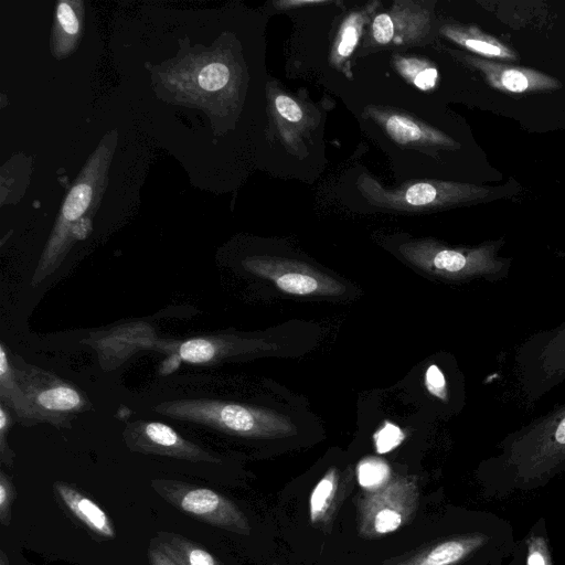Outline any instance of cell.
Segmentation results:
<instances>
[{
    "label": "cell",
    "mask_w": 565,
    "mask_h": 565,
    "mask_svg": "<svg viewBox=\"0 0 565 565\" xmlns=\"http://www.w3.org/2000/svg\"><path fill=\"white\" fill-rule=\"evenodd\" d=\"M392 477L387 462L377 457H366L356 466L358 482L364 491L381 489Z\"/></svg>",
    "instance_id": "obj_22"
},
{
    "label": "cell",
    "mask_w": 565,
    "mask_h": 565,
    "mask_svg": "<svg viewBox=\"0 0 565 565\" xmlns=\"http://www.w3.org/2000/svg\"><path fill=\"white\" fill-rule=\"evenodd\" d=\"M174 351L190 363H209L226 355L227 344L221 337L194 338L180 343Z\"/></svg>",
    "instance_id": "obj_21"
},
{
    "label": "cell",
    "mask_w": 565,
    "mask_h": 565,
    "mask_svg": "<svg viewBox=\"0 0 565 565\" xmlns=\"http://www.w3.org/2000/svg\"><path fill=\"white\" fill-rule=\"evenodd\" d=\"M126 436L135 445L154 448L169 454H194L196 448L184 440L173 428L159 422L138 420L130 423Z\"/></svg>",
    "instance_id": "obj_17"
},
{
    "label": "cell",
    "mask_w": 565,
    "mask_h": 565,
    "mask_svg": "<svg viewBox=\"0 0 565 565\" xmlns=\"http://www.w3.org/2000/svg\"><path fill=\"white\" fill-rule=\"evenodd\" d=\"M516 382L525 402L536 403L565 381V320L530 335L515 351Z\"/></svg>",
    "instance_id": "obj_5"
},
{
    "label": "cell",
    "mask_w": 565,
    "mask_h": 565,
    "mask_svg": "<svg viewBox=\"0 0 565 565\" xmlns=\"http://www.w3.org/2000/svg\"><path fill=\"white\" fill-rule=\"evenodd\" d=\"M482 533H469L439 541L395 565H457L487 542Z\"/></svg>",
    "instance_id": "obj_15"
},
{
    "label": "cell",
    "mask_w": 565,
    "mask_h": 565,
    "mask_svg": "<svg viewBox=\"0 0 565 565\" xmlns=\"http://www.w3.org/2000/svg\"><path fill=\"white\" fill-rule=\"evenodd\" d=\"M92 199V189L87 184L75 185L67 195L64 206L63 216L66 221H75L87 209Z\"/></svg>",
    "instance_id": "obj_23"
},
{
    "label": "cell",
    "mask_w": 565,
    "mask_h": 565,
    "mask_svg": "<svg viewBox=\"0 0 565 565\" xmlns=\"http://www.w3.org/2000/svg\"><path fill=\"white\" fill-rule=\"evenodd\" d=\"M379 1H372L364 7L349 12L338 28L331 51L330 65L351 78L350 61L364 33L365 26L371 24Z\"/></svg>",
    "instance_id": "obj_14"
},
{
    "label": "cell",
    "mask_w": 565,
    "mask_h": 565,
    "mask_svg": "<svg viewBox=\"0 0 565 565\" xmlns=\"http://www.w3.org/2000/svg\"><path fill=\"white\" fill-rule=\"evenodd\" d=\"M274 565H277V564H274Z\"/></svg>",
    "instance_id": "obj_33"
},
{
    "label": "cell",
    "mask_w": 565,
    "mask_h": 565,
    "mask_svg": "<svg viewBox=\"0 0 565 565\" xmlns=\"http://www.w3.org/2000/svg\"><path fill=\"white\" fill-rule=\"evenodd\" d=\"M158 565H173V564H171L170 562H168V563L167 562H162V563H159Z\"/></svg>",
    "instance_id": "obj_32"
},
{
    "label": "cell",
    "mask_w": 565,
    "mask_h": 565,
    "mask_svg": "<svg viewBox=\"0 0 565 565\" xmlns=\"http://www.w3.org/2000/svg\"><path fill=\"white\" fill-rule=\"evenodd\" d=\"M431 11L419 2L395 1L387 11L374 15L371 39L381 46L422 43L431 28Z\"/></svg>",
    "instance_id": "obj_9"
},
{
    "label": "cell",
    "mask_w": 565,
    "mask_h": 565,
    "mask_svg": "<svg viewBox=\"0 0 565 565\" xmlns=\"http://www.w3.org/2000/svg\"><path fill=\"white\" fill-rule=\"evenodd\" d=\"M18 382L40 422L56 424L82 412L86 399L71 384L36 367H14Z\"/></svg>",
    "instance_id": "obj_8"
},
{
    "label": "cell",
    "mask_w": 565,
    "mask_h": 565,
    "mask_svg": "<svg viewBox=\"0 0 565 565\" xmlns=\"http://www.w3.org/2000/svg\"><path fill=\"white\" fill-rule=\"evenodd\" d=\"M425 386L427 391L435 397L446 401L447 399V382L441 370L431 364L425 373Z\"/></svg>",
    "instance_id": "obj_26"
},
{
    "label": "cell",
    "mask_w": 565,
    "mask_h": 565,
    "mask_svg": "<svg viewBox=\"0 0 565 565\" xmlns=\"http://www.w3.org/2000/svg\"><path fill=\"white\" fill-rule=\"evenodd\" d=\"M503 242L492 241L473 247H451L425 238L403 243L401 255L417 268L450 280H502L509 275L511 259L499 256Z\"/></svg>",
    "instance_id": "obj_3"
},
{
    "label": "cell",
    "mask_w": 565,
    "mask_h": 565,
    "mask_svg": "<svg viewBox=\"0 0 565 565\" xmlns=\"http://www.w3.org/2000/svg\"><path fill=\"white\" fill-rule=\"evenodd\" d=\"M526 565H552L546 541L542 536L529 540Z\"/></svg>",
    "instance_id": "obj_27"
},
{
    "label": "cell",
    "mask_w": 565,
    "mask_h": 565,
    "mask_svg": "<svg viewBox=\"0 0 565 565\" xmlns=\"http://www.w3.org/2000/svg\"><path fill=\"white\" fill-rule=\"evenodd\" d=\"M419 488L413 477L394 476L381 489L364 491L356 503L359 534L367 540L391 534L412 521Z\"/></svg>",
    "instance_id": "obj_6"
},
{
    "label": "cell",
    "mask_w": 565,
    "mask_h": 565,
    "mask_svg": "<svg viewBox=\"0 0 565 565\" xmlns=\"http://www.w3.org/2000/svg\"><path fill=\"white\" fill-rule=\"evenodd\" d=\"M460 62L477 71L493 89L509 95H526L559 89L561 82L541 71L455 52Z\"/></svg>",
    "instance_id": "obj_10"
},
{
    "label": "cell",
    "mask_w": 565,
    "mask_h": 565,
    "mask_svg": "<svg viewBox=\"0 0 565 565\" xmlns=\"http://www.w3.org/2000/svg\"><path fill=\"white\" fill-rule=\"evenodd\" d=\"M268 102L279 140L288 151L300 154L306 149L305 140L317 126V114L279 87L270 88Z\"/></svg>",
    "instance_id": "obj_12"
},
{
    "label": "cell",
    "mask_w": 565,
    "mask_h": 565,
    "mask_svg": "<svg viewBox=\"0 0 565 565\" xmlns=\"http://www.w3.org/2000/svg\"><path fill=\"white\" fill-rule=\"evenodd\" d=\"M57 20L65 32L75 34L78 31L77 18L67 2H61L57 7Z\"/></svg>",
    "instance_id": "obj_28"
},
{
    "label": "cell",
    "mask_w": 565,
    "mask_h": 565,
    "mask_svg": "<svg viewBox=\"0 0 565 565\" xmlns=\"http://www.w3.org/2000/svg\"><path fill=\"white\" fill-rule=\"evenodd\" d=\"M350 487L351 475L348 471L341 472L335 467L327 470L309 498V520L315 527L323 532L331 531L334 518Z\"/></svg>",
    "instance_id": "obj_13"
},
{
    "label": "cell",
    "mask_w": 565,
    "mask_h": 565,
    "mask_svg": "<svg viewBox=\"0 0 565 565\" xmlns=\"http://www.w3.org/2000/svg\"><path fill=\"white\" fill-rule=\"evenodd\" d=\"M356 188L373 206L409 213L483 202L495 194L493 188L441 180L412 181L387 189L367 173L358 177Z\"/></svg>",
    "instance_id": "obj_4"
},
{
    "label": "cell",
    "mask_w": 565,
    "mask_h": 565,
    "mask_svg": "<svg viewBox=\"0 0 565 565\" xmlns=\"http://www.w3.org/2000/svg\"><path fill=\"white\" fill-rule=\"evenodd\" d=\"M329 1H321V0H284V1H275L274 4L279 10H287V9H294L297 7H306V6H322L328 4Z\"/></svg>",
    "instance_id": "obj_30"
},
{
    "label": "cell",
    "mask_w": 565,
    "mask_h": 565,
    "mask_svg": "<svg viewBox=\"0 0 565 565\" xmlns=\"http://www.w3.org/2000/svg\"><path fill=\"white\" fill-rule=\"evenodd\" d=\"M56 489L68 509L88 527L103 536L115 535L108 516L96 503L64 484H57Z\"/></svg>",
    "instance_id": "obj_19"
},
{
    "label": "cell",
    "mask_w": 565,
    "mask_h": 565,
    "mask_svg": "<svg viewBox=\"0 0 565 565\" xmlns=\"http://www.w3.org/2000/svg\"><path fill=\"white\" fill-rule=\"evenodd\" d=\"M405 438L401 428L386 422L373 436L377 454H386L399 446Z\"/></svg>",
    "instance_id": "obj_25"
},
{
    "label": "cell",
    "mask_w": 565,
    "mask_h": 565,
    "mask_svg": "<svg viewBox=\"0 0 565 565\" xmlns=\"http://www.w3.org/2000/svg\"><path fill=\"white\" fill-rule=\"evenodd\" d=\"M6 499H7L6 487H4L3 482H1V484H0V504L2 508L6 504Z\"/></svg>",
    "instance_id": "obj_31"
},
{
    "label": "cell",
    "mask_w": 565,
    "mask_h": 565,
    "mask_svg": "<svg viewBox=\"0 0 565 565\" xmlns=\"http://www.w3.org/2000/svg\"><path fill=\"white\" fill-rule=\"evenodd\" d=\"M154 412L180 420L206 425L250 438L292 436L297 429L290 418L271 409L216 399H177L157 405Z\"/></svg>",
    "instance_id": "obj_2"
},
{
    "label": "cell",
    "mask_w": 565,
    "mask_h": 565,
    "mask_svg": "<svg viewBox=\"0 0 565 565\" xmlns=\"http://www.w3.org/2000/svg\"><path fill=\"white\" fill-rule=\"evenodd\" d=\"M189 565H215V561L213 556L202 550V548H193L188 554Z\"/></svg>",
    "instance_id": "obj_29"
},
{
    "label": "cell",
    "mask_w": 565,
    "mask_h": 565,
    "mask_svg": "<svg viewBox=\"0 0 565 565\" xmlns=\"http://www.w3.org/2000/svg\"><path fill=\"white\" fill-rule=\"evenodd\" d=\"M440 33L473 55L502 62L518 60L514 50L477 25L446 23L440 28Z\"/></svg>",
    "instance_id": "obj_16"
},
{
    "label": "cell",
    "mask_w": 565,
    "mask_h": 565,
    "mask_svg": "<svg viewBox=\"0 0 565 565\" xmlns=\"http://www.w3.org/2000/svg\"><path fill=\"white\" fill-rule=\"evenodd\" d=\"M228 79L230 70L223 63H211L206 65L199 75L200 86L207 92L223 88Z\"/></svg>",
    "instance_id": "obj_24"
},
{
    "label": "cell",
    "mask_w": 565,
    "mask_h": 565,
    "mask_svg": "<svg viewBox=\"0 0 565 565\" xmlns=\"http://www.w3.org/2000/svg\"><path fill=\"white\" fill-rule=\"evenodd\" d=\"M250 273L270 279L278 289L297 296H337L345 287L334 278L306 263L271 256H256L244 260Z\"/></svg>",
    "instance_id": "obj_7"
},
{
    "label": "cell",
    "mask_w": 565,
    "mask_h": 565,
    "mask_svg": "<svg viewBox=\"0 0 565 565\" xmlns=\"http://www.w3.org/2000/svg\"><path fill=\"white\" fill-rule=\"evenodd\" d=\"M392 65L405 81L420 90H431L438 84V70L428 60L395 54L392 57Z\"/></svg>",
    "instance_id": "obj_20"
},
{
    "label": "cell",
    "mask_w": 565,
    "mask_h": 565,
    "mask_svg": "<svg viewBox=\"0 0 565 565\" xmlns=\"http://www.w3.org/2000/svg\"><path fill=\"white\" fill-rule=\"evenodd\" d=\"M0 395L2 402L10 406L22 424L32 425L40 422L18 382L15 370L8 359L3 344L0 345Z\"/></svg>",
    "instance_id": "obj_18"
},
{
    "label": "cell",
    "mask_w": 565,
    "mask_h": 565,
    "mask_svg": "<svg viewBox=\"0 0 565 565\" xmlns=\"http://www.w3.org/2000/svg\"><path fill=\"white\" fill-rule=\"evenodd\" d=\"M364 115L375 121L397 145L427 152L457 150L460 143L444 131L390 108L367 106Z\"/></svg>",
    "instance_id": "obj_11"
},
{
    "label": "cell",
    "mask_w": 565,
    "mask_h": 565,
    "mask_svg": "<svg viewBox=\"0 0 565 565\" xmlns=\"http://www.w3.org/2000/svg\"><path fill=\"white\" fill-rule=\"evenodd\" d=\"M494 459L525 482L547 478L565 467V403L509 434Z\"/></svg>",
    "instance_id": "obj_1"
}]
</instances>
